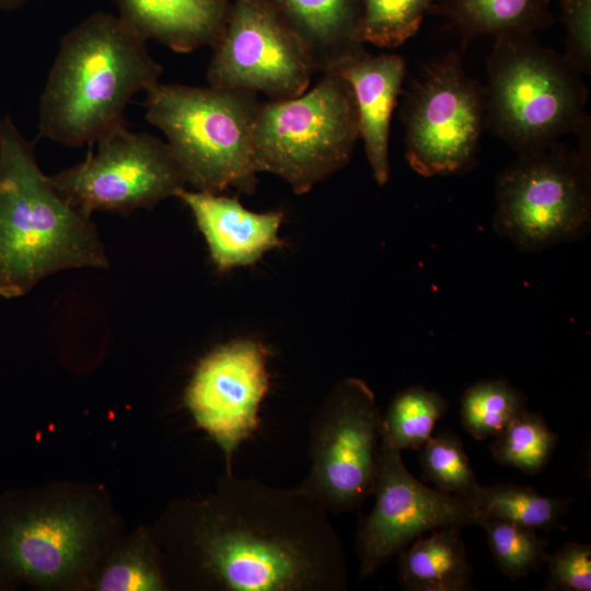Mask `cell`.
Masks as SVG:
<instances>
[{
  "instance_id": "6da1fadb",
  "label": "cell",
  "mask_w": 591,
  "mask_h": 591,
  "mask_svg": "<svg viewBox=\"0 0 591 591\" xmlns=\"http://www.w3.org/2000/svg\"><path fill=\"white\" fill-rule=\"evenodd\" d=\"M178 553L199 586L221 591H344L347 561L327 510L300 486L227 474L208 498L181 505Z\"/></svg>"
},
{
  "instance_id": "7a4b0ae2",
  "label": "cell",
  "mask_w": 591,
  "mask_h": 591,
  "mask_svg": "<svg viewBox=\"0 0 591 591\" xmlns=\"http://www.w3.org/2000/svg\"><path fill=\"white\" fill-rule=\"evenodd\" d=\"M161 72L146 39L118 15L90 14L60 42L39 97L38 137L92 144L125 123L129 101L155 85Z\"/></svg>"
},
{
  "instance_id": "3957f363",
  "label": "cell",
  "mask_w": 591,
  "mask_h": 591,
  "mask_svg": "<svg viewBox=\"0 0 591 591\" xmlns=\"http://www.w3.org/2000/svg\"><path fill=\"white\" fill-rule=\"evenodd\" d=\"M82 267H108L91 216L57 189L36 162L34 142L1 117L0 296H24L57 271Z\"/></svg>"
},
{
  "instance_id": "277c9868",
  "label": "cell",
  "mask_w": 591,
  "mask_h": 591,
  "mask_svg": "<svg viewBox=\"0 0 591 591\" xmlns=\"http://www.w3.org/2000/svg\"><path fill=\"white\" fill-rule=\"evenodd\" d=\"M487 69L486 127L519 154L590 131L582 73L534 34L496 36Z\"/></svg>"
},
{
  "instance_id": "5b68a950",
  "label": "cell",
  "mask_w": 591,
  "mask_h": 591,
  "mask_svg": "<svg viewBox=\"0 0 591 591\" xmlns=\"http://www.w3.org/2000/svg\"><path fill=\"white\" fill-rule=\"evenodd\" d=\"M257 94L218 86L158 82L146 91V119L166 137L186 184L219 194H253L258 173L253 132Z\"/></svg>"
},
{
  "instance_id": "8992f818",
  "label": "cell",
  "mask_w": 591,
  "mask_h": 591,
  "mask_svg": "<svg viewBox=\"0 0 591 591\" xmlns=\"http://www.w3.org/2000/svg\"><path fill=\"white\" fill-rule=\"evenodd\" d=\"M358 138L350 85L324 72L296 97L260 102L253 132L255 166L304 194L348 163Z\"/></svg>"
},
{
  "instance_id": "52a82bcc",
  "label": "cell",
  "mask_w": 591,
  "mask_h": 591,
  "mask_svg": "<svg viewBox=\"0 0 591 591\" xmlns=\"http://www.w3.org/2000/svg\"><path fill=\"white\" fill-rule=\"evenodd\" d=\"M519 154L496 181L494 230L522 252L580 240L591 223L590 134Z\"/></svg>"
},
{
  "instance_id": "ba28073f",
  "label": "cell",
  "mask_w": 591,
  "mask_h": 591,
  "mask_svg": "<svg viewBox=\"0 0 591 591\" xmlns=\"http://www.w3.org/2000/svg\"><path fill=\"white\" fill-rule=\"evenodd\" d=\"M382 415L369 385L346 378L326 395L312 419L310 470L300 487L327 512L358 509L373 494Z\"/></svg>"
},
{
  "instance_id": "9c48e42d",
  "label": "cell",
  "mask_w": 591,
  "mask_h": 591,
  "mask_svg": "<svg viewBox=\"0 0 591 591\" xmlns=\"http://www.w3.org/2000/svg\"><path fill=\"white\" fill-rule=\"evenodd\" d=\"M406 159L419 175L466 172L486 127L485 89L450 51L426 67L407 91L402 111Z\"/></svg>"
},
{
  "instance_id": "30bf717a",
  "label": "cell",
  "mask_w": 591,
  "mask_h": 591,
  "mask_svg": "<svg viewBox=\"0 0 591 591\" xmlns=\"http://www.w3.org/2000/svg\"><path fill=\"white\" fill-rule=\"evenodd\" d=\"M77 165L50 175L53 184L85 213L109 211L127 216L152 209L185 188L184 173L166 142L134 132L126 121L109 129Z\"/></svg>"
},
{
  "instance_id": "8fae6325",
  "label": "cell",
  "mask_w": 591,
  "mask_h": 591,
  "mask_svg": "<svg viewBox=\"0 0 591 591\" xmlns=\"http://www.w3.org/2000/svg\"><path fill=\"white\" fill-rule=\"evenodd\" d=\"M209 85L285 100L304 93L315 68L302 40L265 0H235L212 48Z\"/></svg>"
},
{
  "instance_id": "7c38bea8",
  "label": "cell",
  "mask_w": 591,
  "mask_h": 591,
  "mask_svg": "<svg viewBox=\"0 0 591 591\" xmlns=\"http://www.w3.org/2000/svg\"><path fill=\"white\" fill-rule=\"evenodd\" d=\"M372 495L374 506L361 519L356 534L363 579L425 532L478 524L484 517L471 500L419 482L406 468L401 451L383 439Z\"/></svg>"
},
{
  "instance_id": "4fadbf2b",
  "label": "cell",
  "mask_w": 591,
  "mask_h": 591,
  "mask_svg": "<svg viewBox=\"0 0 591 591\" xmlns=\"http://www.w3.org/2000/svg\"><path fill=\"white\" fill-rule=\"evenodd\" d=\"M268 350L259 341L239 339L209 352L198 363L185 404L198 427L222 450L228 473L240 444L258 426V410L269 386Z\"/></svg>"
},
{
  "instance_id": "5bb4252c",
  "label": "cell",
  "mask_w": 591,
  "mask_h": 591,
  "mask_svg": "<svg viewBox=\"0 0 591 591\" xmlns=\"http://www.w3.org/2000/svg\"><path fill=\"white\" fill-rule=\"evenodd\" d=\"M93 534V522L82 507L35 510L7 525L0 535V559L22 578L57 583L83 565Z\"/></svg>"
},
{
  "instance_id": "9a60e30c",
  "label": "cell",
  "mask_w": 591,
  "mask_h": 591,
  "mask_svg": "<svg viewBox=\"0 0 591 591\" xmlns=\"http://www.w3.org/2000/svg\"><path fill=\"white\" fill-rule=\"evenodd\" d=\"M176 197L190 209L219 270L252 265L283 245L279 237L280 211L257 213L235 197L185 188Z\"/></svg>"
},
{
  "instance_id": "2e32d148",
  "label": "cell",
  "mask_w": 591,
  "mask_h": 591,
  "mask_svg": "<svg viewBox=\"0 0 591 591\" xmlns=\"http://www.w3.org/2000/svg\"><path fill=\"white\" fill-rule=\"evenodd\" d=\"M331 71L351 88L359 136L374 179L382 186L390 174V121L404 81L405 61L395 54L371 55L363 49L343 59Z\"/></svg>"
},
{
  "instance_id": "e0dca14e",
  "label": "cell",
  "mask_w": 591,
  "mask_h": 591,
  "mask_svg": "<svg viewBox=\"0 0 591 591\" xmlns=\"http://www.w3.org/2000/svg\"><path fill=\"white\" fill-rule=\"evenodd\" d=\"M120 20L143 39L177 53L213 48L230 19V0H116Z\"/></svg>"
},
{
  "instance_id": "ac0fdd59",
  "label": "cell",
  "mask_w": 591,
  "mask_h": 591,
  "mask_svg": "<svg viewBox=\"0 0 591 591\" xmlns=\"http://www.w3.org/2000/svg\"><path fill=\"white\" fill-rule=\"evenodd\" d=\"M304 44L315 68L331 71L364 49L362 0H265Z\"/></svg>"
},
{
  "instance_id": "d6986e66",
  "label": "cell",
  "mask_w": 591,
  "mask_h": 591,
  "mask_svg": "<svg viewBox=\"0 0 591 591\" xmlns=\"http://www.w3.org/2000/svg\"><path fill=\"white\" fill-rule=\"evenodd\" d=\"M472 576L459 526L418 536L399 553L398 581L408 591H468Z\"/></svg>"
},
{
  "instance_id": "ffe728a7",
  "label": "cell",
  "mask_w": 591,
  "mask_h": 591,
  "mask_svg": "<svg viewBox=\"0 0 591 591\" xmlns=\"http://www.w3.org/2000/svg\"><path fill=\"white\" fill-rule=\"evenodd\" d=\"M551 0H442L451 24L470 40L479 35L534 34L554 24Z\"/></svg>"
},
{
  "instance_id": "44dd1931",
  "label": "cell",
  "mask_w": 591,
  "mask_h": 591,
  "mask_svg": "<svg viewBox=\"0 0 591 591\" xmlns=\"http://www.w3.org/2000/svg\"><path fill=\"white\" fill-rule=\"evenodd\" d=\"M449 403L438 392L421 385L398 392L382 416L381 439L397 450H420Z\"/></svg>"
},
{
  "instance_id": "7402d4cb",
  "label": "cell",
  "mask_w": 591,
  "mask_h": 591,
  "mask_svg": "<svg viewBox=\"0 0 591 591\" xmlns=\"http://www.w3.org/2000/svg\"><path fill=\"white\" fill-rule=\"evenodd\" d=\"M471 501L484 515L536 529H552L570 499L541 496L534 488L513 484L479 486Z\"/></svg>"
},
{
  "instance_id": "603a6c76",
  "label": "cell",
  "mask_w": 591,
  "mask_h": 591,
  "mask_svg": "<svg viewBox=\"0 0 591 591\" xmlns=\"http://www.w3.org/2000/svg\"><path fill=\"white\" fill-rule=\"evenodd\" d=\"M524 409V393L506 379L480 380L461 397L462 425L477 440L495 438Z\"/></svg>"
},
{
  "instance_id": "cb8c5ba5",
  "label": "cell",
  "mask_w": 591,
  "mask_h": 591,
  "mask_svg": "<svg viewBox=\"0 0 591 591\" xmlns=\"http://www.w3.org/2000/svg\"><path fill=\"white\" fill-rule=\"evenodd\" d=\"M558 436L544 417L524 409L495 437L490 447L494 459L525 474H536L548 463Z\"/></svg>"
},
{
  "instance_id": "d4e9b609",
  "label": "cell",
  "mask_w": 591,
  "mask_h": 591,
  "mask_svg": "<svg viewBox=\"0 0 591 591\" xmlns=\"http://www.w3.org/2000/svg\"><path fill=\"white\" fill-rule=\"evenodd\" d=\"M480 525L499 570L511 580L537 570L546 563L547 541L532 528L484 515Z\"/></svg>"
},
{
  "instance_id": "484cf974",
  "label": "cell",
  "mask_w": 591,
  "mask_h": 591,
  "mask_svg": "<svg viewBox=\"0 0 591 591\" xmlns=\"http://www.w3.org/2000/svg\"><path fill=\"white\" fill-rule=\"evenodd\" d=\"M436 0H362V43L395 48L413 37Z\"/></svg>"
},
{
  "instance_id": "4316f807",
  "label": "cell",
  "mask_w": 591,
  "mask_h": 591,
  "mask_svg": "<svg viewBox=\"0 0 591 591\" xmlns=\"http://www.w3.org/2000/svg\"><path fill=\"white\" fill-rule=\"evenodd\" d=\"M420 466L424 477L447 494L471 500L480 486L460 437L451 430L431 436L425 442Z\"/></svg>"
},
{
  "instance_id": "83f0119b",
  "label": "cell",
  "mask_w": 591,
  "mask_h": 591,
  "mask_svg": "<svg viewBox=\"0 0 591 591\" xmlns=\"http://www.w3.org/2000/svg\"><path fill=\"white\" fill-rule=\"evenodd\" d=\"M165 587L155 555L146 543L128 547L114 556L96 582V589L102 591H160Z\"/></svg>"
},
{
  "instance_id": "f1b7e54d",
  "label": "cell",
  "mask_w": 591,
  "mask_h": 591,
  "mask_svg": "<svg viewBox=\"0 0 591 591\" xmlns=\"http://www.w3.org/2000/svg\"><path fill=\"white\" fill-rule=\"evenodd\" d=\"M545 564L548 566L547 590H591L590 544L568 542L555 554H548Z\"/></svg>"
},
{
  "instance_id": "f546056e",
  "label": "cell",
  "mask_w": 591,
  "mask_h": 591,
  "mask_svg": "<svg viewBox=\"0 0 591 591\" xmlns=\"http://www.w3.org/2000/svg\"><path fill=\"white\" fill-rule=\"evenodd\" d=\"M566 28L565 57L580 73L591 69V0H559Z\"/></svg>"
},
{
  "instance_id": "4dcf8cb0",
  "label": "cell",
  "mask_w": 591,
  "mask_h": 591,
  "mask_svg": "<svg viewBox=\"0 0 591 591\" xmlns=\"http://www.w3.org/2000/svg\"><path fill=\"white\" fill-rule=\"evenodd\" d=\"M30 0H0V10L15 9Z\"/></svg>"
}]
</instances>
